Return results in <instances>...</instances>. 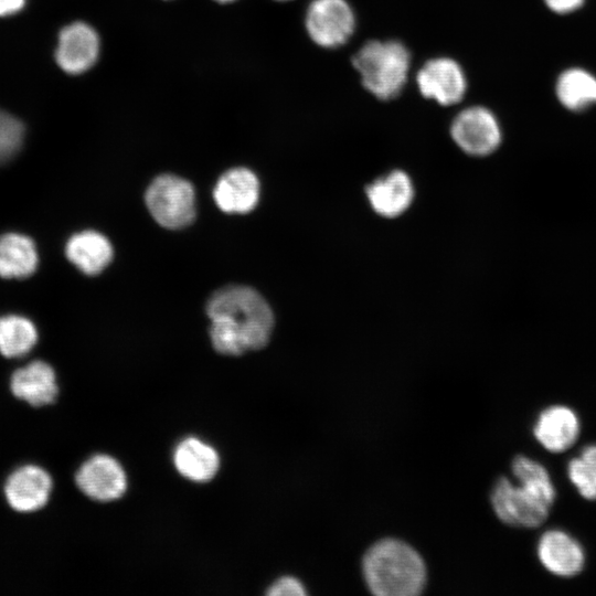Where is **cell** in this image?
I'll return each instance as SVG.
<instances>
[{
	"instance_id": "10",
	"label": "cell",
	"mask_w": 596,
	"mask_h": 596,
	"mask_svg": "<svg viewBox=\"0 0 596 596\" xmlns=\"http://www.w3.org/2000/svg\"><path fill=\"white\" fill-rule=\"evenodd\" d=\"M99 54L100 38L91 24L76 21L60 31L55 61L65 73H85L96 64Z\"/></svg>"
},
{
	"instance_id": "19",
	"label": "cell",
	"mask_w": 596,
	"mask_h": 596,
	"mask_svg": "<svg viewBox=\"0 0 596 596\" xmlns=\"http://www.w3.org/2000/svg\"><path fill=\"white\" fill-rule=\"evenodd\" d=\"M36 266L38 253L30 237L18 233L0 236V277L26 278Z\"/></svg>"
},
{
	"instance_id": "13",
	"label": "cell",
	"mask_w": 596,
	"mask_h": 596,
	"mask_svg": "<svg viewBox=\"0 0 596 596\" xmlns=\"http://www.w3.org/2000/svg\"><path fill=\"white\" fill-rule=\"evenodd\" d=\"M581 422L576 412L567 405L553 404L543 408L533 426L538 443L552 454H563L578 440Z\"/></svg>"
},
{
	"instance_id": "20",
	"label": "cell",
	"mask_w": 596,
	"mask_h": 596,
	"mask_svg": "<svg viewBox=\"0 0 596 596\" xmlns=\"http://www.w3.org/2000/svg\"><path fill=\"white\" fill-rule=\"evenodd\" d=\"M555 93L565 108L585 110L596 104V77L583 68H568L558 76Z\"/></svg>"
},
{
	"instance_id": "26",
	"label": "cell",
	"mask_w": 596,
	"mask_h": 596,
	"mask_svg": "<svg viewBox=\"0 0 596 596\" xmlns=\"http://www.w3.org/2000/svg\"><path fill=\"white\" fill-rule=\"evenodd\" d=\"M25 4V0H0V17H7L19 12Z\"/></svg>"
},
{
	"instance_id": "28",
	"label": "cell",
	"mask_w": 596,
	"mask_h": 596,
	"mask_svg": "<svg viewBox=\"0 0 596 596\" xmlns=\"http://www.w3.org/2000/svg\"><path fill=\"white\" fill-rule=\"evenodd\" d=\"M276 1H288V0H276Z\"/></svg>"
},
{
	"instance_id": "12",
	"label": "cell",
	"mask_w": 596,
	"mask_h": 596,
	"mask_svg": "<svg viewBox=\"0 0 596 596\" xmlns=\"http://www.w3.org/2000/svg\"><path fill=\"white\" fill-rule=\"evenodd\" d=\"M536 555L542 566L560 577L578 575L585 565V551L570 533L557 528L542 531L536 543Z\"/></svg>"
},
{
	"instance_id": "9",
	"label": "cell",
	"mask_w": 596,
	"mask_h": 596,
	"mask_svg": "<svg viewBox=\"0 0 596 596\" xmlns=\"http://www.w3.org/2000/svg\"><path fill=\"white\" fill-rule=\"evenodd\" d=\"M77 488L88 498L109 502L123 497L127 490V476L114 457L97 454L89 457L75 475Z\"/></svg>"
},
{
	"instance_id": "11",
	"label": "cell",
	"mask_w": 596,
	"mask_h": 596,
	"mask_svg": "<svg viewBox=\"0 0 596 596\" xmlns=\"http://www.w3.org/2000/svg\"><path fill=\"white\" fill-rule=\"evenodd\" d=\"M53 489L50 473L38 465H24L10 473L4 483L9 507L19 513H32L44 508Z\"/></svg>"
},
{
	"instance_id": "7",
	"label": "cell",
	"mask_w": 596,
	"mask_h": 596,
	"mask_svg": "<svg viewBox=\"0 0 596 596\" xmlns=\"http://www.w3.org/2000/svg\"><path fill=\"white\" fill-rule=\"evenodd\" d=\"M449 131L456 146L473 157L491 155L502 139L497 117L483 106H469L460 110L454 117Z\"/></svg>"
},
{
	"instance_id": "27",
	"label": "cell",
	"mask_w": 596,
	"mask_h": 596,
	"mask_svg": "<svg viewBox=\"0 0 596 596\" xmlns=\"http://www.w3.org/2000/svg\"><path fill=\"white\" fill-rule=\"evenodd\" d=\"M214 1L220 2V3H231L235 0H214Z\"/></svg>"
},
{
	"instance_id": "2",
	"label": "cell",
	"mask_w": 596,
	"mask_h": 596,
	"mask_svg": "<svg viewBox=\"0 0 596 596\" xmlns=\"http://www.w3.org/2000/svg\"><path fill=\"white\" fill-rule=\"evenodd\" d=\"M556 498L547 468L540 461L515 455L510 475H500L491 485L490 508L499 522L512 528L540 529Z\"/></svg>"
},
{
	"instance_id": "17",
	"label": "cell",
	"mask_w": 596,
	"mask_h": 596,
	"mask_svg": "<svg viewBox=\"0 0 596 596\" xmlns=\"http://www.w3.org/2000/svg\"><path fill=\"white\" fill-rule=\"evenodd\" d=\"M173 464L188 480L206 482L219 471L220 457L211 445L196 437H187L174 448Z\"/></svg>"
},
{
	"instance_id": "1",
	"label": "cell",
	"mask_w": 596,
	"mask_h": 596,
	"mask_svg": "<svg viewBox=\"0 0 596 596\" xmlns=\"http://www.w3.org/2000/svg\"><path fill=\"white\" fill-rule=\"evenodd\" d=\"M213 348L226 355L264 348L274 328V315L267 301L254 289L226 286L207 301Z\"/></svg>"
},
{
	"instance_id": "3",
	"label": "cell",
	"mask_w": 596,
	"mask_h": 596,
	"mask_svg": "<svg viewBox=\"0 0 596 596\" xmlns=\"http://www.w3.org/2000/svg\"><path fill=\"white\" fill-rule=\"evenodd\" d=\"M368 588L379 596H415L426 585V565L419 553L397 539L374 543L362 560Z\"/></svg>"
},
{
	"instance_id": "23",
	"label": "cell",
	"mask_w": 596,
	"mask_h": 596,
	"mask_svg": "<svg viewBox=\"0 0 596 596\" xmlns=\"http://www.w3.org/2000/svg\"><path fill=\"white\" fill-rule=\"evenodd\" d=\"M24 130L20 119L0 109V164L11 160L20 151Z\"/></svg>"
},
{
	"instance_id": "25",
	"label": "cell",
	"mask_w": 596,
	"mask_h": 596,
	"mask_svg": "<svg viewBox=\"0 0 596 596\" xmlns=\"http://www.w3.org/2000/svg\"><path fill=\"white\" fill-rule=\"evenodd\" d=\"M550 10L558 14L572 13L579 9L585 0H544Z\"/></svg>"
},
{
	"instance_id": "5",
	"label": "cell",
	"mask_w": 596,
	"mask_h": 596,
	"mask_svg": "<svg viewBox=\"0 0 596 596\" xmlns=\"http://www.w3.org/2000/svg\"><path fill=\"white\" fill-rule=\"evenodd\" d=\"M145 200L152 217L163 227L182 228L195 217L193 187L180 177L159 175L148 187Z\"/></svg>"
},
{
	"instance_id": "15",
	"label": "cell",
	"mask_w": 596,
	"mask_h": 596,
	"mask_svg": "<svg viewBox=\"0 0 596 596\" xmlns=\"http://www.w3.org/2000/svg\"><path fill=\"white\" fill-rule=\"evenodd\" d=\"M365 193L376 214L383 217H396L411 206L414 187L405 171L393 170L369 184Z\"/></svg>"
},
{
	"instance_id": "14",
	"label": "cell",
	"mask_w": 596,
	"mask_h": 596,
	"mask_svg": "<svg viewBox=\"0 0 596 596\" xmlns=\"http://www.w3.org/2000/svg\"><path fill=\"white\" fill-rule=\"evenodd\" d=\"M10 390L14 397L30 406H47L58 394L56 374L49 363L35 360L12 373Z\"/></svg>"
},
{
	"instance_id": "16",
	"label": "cell",
	"mask_w": 596,
	"mask_h": 596,
	"mask_svg": "<svg viewBox=\"0 0 596 596\" xmlns=\"http://www.w3.org/2000/svg\"><path fill=\"white\" fill-rule=\"evenodd\" d=\"M213 198L217 206L226 213H247L259 200V181L246 168H233L217 181Z\"/></svg>"
},
{
	"instance_id": "18",
	"label": "cell",
	"mask_w": 596,
	"mask_h": 596,
	"mask_svg": "<svg viewBox=\"0 0 596 596\" xmlns=\"http://www.w3.org/2000/svg\"><path fill=\"white\" fill-rule=\"evenodd\" d=\"M66 257L86 275L100 273L111 260L109 241L94 231L74 234L66 243Z\"/></svg>"
},
{
	"instance_id": "21",
	"label": "cell",
	"mask_w": 596,
	"mask_h": 596,
	"mask_svg": "<svg viewBox=\"0 0 596 596\" xmlns=\"http://www.w3.org/2000/svg\"><path fill=\"white\" fill-rule=\"evenodd\" d=\"M38 341L34 324L15 315L0 317V353L9 359L28 354Z\"/></svg>"
},
{
	"instance_id": "8",
	"label": "cell",
	"mask_w": 596,
	"mask_h": 596,
	"mask_svg": "<svg viewBox=\"0 0 596 596\" xmlns=\"http://www.w3.org/2000/svg\"><path fill=\"white\" fill-rule=\"evenodd\" d=\"M415 78L419 93L441 106L458 104L467 91V78L461 65L447 56L426 61Z\"/></svg>"
},
{
	"instance_id": "4",
	"label": "cell",
	"mask_w": 596,
	"mask_h": 596,
	"mask_svg": "<svg viewBox=\"0 0 596 596\" xmlns=\"http://www.w3.org/2000/svg\"><path fill=\"white\" fill-rule=\"evenodd\" d=\"M363 87L381 100L398 96L411 68V53L400 41L371 40L352 57Z\"/></svg>"
},
{
	"instance_id": "6",
	"label": "cell",
	"mask_w": 596,
	"mask_h": 596,
	"mask_svg": "<svg viewBox=\"0 0 596 596\" xmlns=\"http://www.w3.org/2000/svg\"><path fill=\"white\" fill-rule=\"evenodd\" d=\"M356 19L347 0H311L305 17L310 40L320 47L345 44L355 31Z\"/></svg>"
},
{
	"instance_id": "24",
	"label": "cell",
	"mask_w": 596,
	"mask_h": 596,
	"mask_svg": "<svg viewBox=\"0 0 596 596\" xmlns=\"http://www.w3.org/2000/svg\"><path fill=\"white\" fill-rule=\"evenodd\" d=\"M269 596H302L306 588L302 583L292 576H284L275 581L266 592Z\"/></svg>"
},
{
	"instance_id": "22",
	"label": "cell",
	"mask_w": 596,
	"mask_h": 596,
	"mask_svg": "<svg viewBox=\"0 0 596 596\" xmlns=\"http://www.w3.org/2000/svg\"><path fill=\"white\" fill-rule=\"evenodd\" d=\"M570 481L577 492L587 500H596V444H587L577 449L566 465Z\"/></svg>"
}]
</instances>
